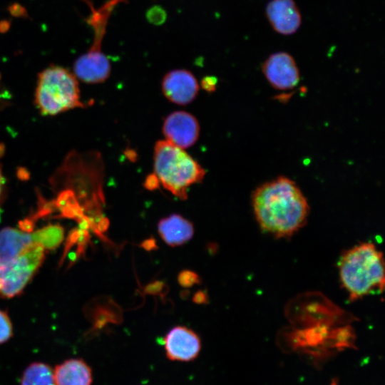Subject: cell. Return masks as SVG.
<instances>
[{
  "label": "cell",
  "instance_id": "obj_1",
  "mask_svg": "<svg viewBox=\"0 0 385 385\" xmlns=\"http://www.w3.org/2000/svg\"><path fill=\"white\" fill-rule=\"evenodd\" d=\"M252 203L261 229L277 237H289L299 230L309 212L299 188L284 176L258 186L252 195Z\"/></svg>",
  "mask_w": 385,
  "mask_h": 385
},
{
  "label": "cell",
  "instance_id": "obj_6",
  "mask_svg": "<svg viewBox=\"0 0 385 385\" xmlns=\"http://www.w3.org/2000/svg\"><path fill=\"white\" fill-rule=\"evenodd\" d=\"M45 249L32 244L19 256L0 265V297L11 298L20 294L41 265Z\"/></svg>",
  "mask_w": 385,
  "mask_h": 385
},
{
  "label": "cell",
  "instance_id": "obj_5",
  "mask_svg": "<svg viewBox=\"0 0 385 385\" xmlns=\"http://www.w3.org/2000/svg\"><path fill=\"white\" fill-rule=\"evenodd\" d=\"M124 1L125 0H108L96 9L87 0L91 10L87 21L94 31V39L88 51L74 63V75L77 78L88 83H98L109 77L111 66L109 60L101 50V43L113 11L118 4Z\"/></svg>",
  "mask_w": 385,
  "mask_h": 385
},
{
  "label": "cell",
  "instance_id": "obj_23",
  "mask_svg": "<svg viewBox=\"0 0 385 385\" xmlns=\"http://www.w3.org/2000/svg\"><path fill=\"white\" fill-rule=\"evenodd\" d=\"M141 247H143L145 250L150 251L156 249V242L155 239L153 238H149L145 240H144L142 244Z\"/></svg>",
  "mask_w": 385,
  "mask_h": 385
},
{
  "label": "cell",
  "instance_id": "obj_7",
  "mask_svg": "<svg viewBox=\"0 0 385 385\" xmlns=\"http://www.w3.org/2000/svg\"><path fill=\"white\" fill-rule=\"evenodd\" d=\"M262 68L267 81L276 89H292L299 81L298 67L288 53H272L263 63Z\"/></svg>",
  "mask_w": 385,
  "mask_h": 385
},
{
  "label": "cell",
  "instance_id": "obj_14",
  "mask_svg": "<svg viewBox=\"0 0 385 385\" xmlns=\"http://www.w3.org/2000/svg\"><path fill=\"white\" fill-rule=\"evenodd\" d=\"M56 385H91L92 371L82 359H71L56 366L53 370Z\"/></svg>",
  "mask_w": 385,
  "mask_h": 385
},
{
  "label": "cell",
  "instance_id": "obj_3",
  "mask_svg": "<svg viewBox=\"0 0 385 385\" xmlns=\"http://www.w3.org/2000/svg\"><path fill=\"white\" fill-rule=\"evenodd\" d=\"M154 176L164 188L181 200L188 197V188L202 181L205 171L184 149L165 140L154 148Z\"/></svg>",
  "mask_w": 385,
  "mask_h": 385
},
{
  "label": "cell",
  "instance_id": "obj_22",
  "mask_svg": "<svg viewBox=\"0 0 385 385\" xmlns=\"http://www.w3.org/2000/svg\"><path fill=\"white\" fill-rule=\"evenodd\" d=\"M192 301L197 304H206L208 302L207 295L203 291H198L195 293Z\"/></svg>",
  "mask_w": 385,
  "mask_h": 385
},
{
  "label": "cell",
  "instance_id": "obj_21",
  "mask_svg": "<svg viewBox=\"0 0 385 385\" xmlns=\"http://www.w3.org/2000/svg\"><path fill=\"white\" fill-rule=\"evenodd\" d=\"M164 284L160 281H155L148 284L145 288V292L148 294H158L163 292Z\"/></svg>",
  "mask_w": 385,
  "mask_h": 385
},
{
  "label": "cell",
  "instance_id": "obj_13",
  "mask_svg": "<svg viewBox=\"0 0 385 385\" xmlns=\"http://www.w3.org/2000/svg\"><path fill=\"white\" fill-rule=\"evenodd\" d=\"M32 244H36L33 232L11 227L2 229L0 230V265L14 259Z\"/></svg>",
  "mask_w": 385,
  "mask_h": 385
},
{
  "label": "cell",
  "instance_id": "obj_12",
  "mask_svg": "<svg viewBox=\"0 0 385 385\" xmlns=\"http://www.w3.org/2000/svg\"><path fill=\"white\" fill-rule=\"evenodd\" d=\"M160 237L168 245L180 246L189 241L194 235L192 223L178 214L162 218L158 224Z\"/></svg>",
  "mask_w": 385,
  "mask_h": 385
},
{
  "label": "cell",
  "instance_id": "obj_4",
  "mask_svg": "<svg viewBox=\"0 0 385 385\" xmlns=\"http://www.w3.org/2000/svg\"><path fill=\"white\" fill-rule=\"evenodd\" d=\"M35 103L41 113L47 115L83 106L78 78L64 68H46L38 76Z\"/></svg>",
  "mask_w": 385,
  "mask_h": 385
},
{
  "label": "cell",
  "instance_id": "obj_16",
  "mask_svg": "<svg viewBox=\"0 0 385 385\" xmlns=\"http://www.w3.org/2000/svg\"><path fill=\"white\" fill-rule=\"evenodd\" d=\"M64 231L59 225H49L33 232L34 241L45 250L56 248L63 238Z\"/></svg>",
  "mask_w": 385,
  "mask_h": 385
},
{
  "label": "cell",
  "instance_id": "obj_17",
  "mask_svg": "<svg viewBox=\"0 0 385 385\" xmlns=\"http://www.w3.org/2000/svg\"><path fill=\"white\" fill-rule=\"evenodd\" d=\"M179 284L185 288H189L195 284L200 283L199 275L191 270H185L181 271L178 276Z\"/></svg>",
  "mask_w": 385,
  "mask_h": 385
},
{
  "label": "cell",
  "instance_id": "obj_2",
  "mask_svg": "<svg viewBox=\"0 0 385 385\" xmlns=\"http://www.w3.org/2000/svg\"><path fill=\"white\" fill-rule=\"evenodd\" d=\"M339 273L351 301L384 291L383 255L372 243L364 242L346 250L339 260Z\"/></svg>",
  "mask_w": 385,
  "mask_h": 385
},
{
  "label": "cell",
  "instance_id": "obj_19",
  "mask_svg": "<svg viewBox=\"0 0 385 385\" xmlns=\"http://www.w3.org/2000/svg\"><path fill=\"white\" fill-rule=\"evenodd\" d=\"M146 16L150 23L158 25L165 21L166 14L162 8L154 6L147 12Z\"/></svg>",
  "mask_w": 385,
  "mask_h": 385
},
{
  "label": "cell",
  "instance_id": "obj_9",
  "mask_svg": "<svg viewBox=\"0 0 385 385\" xmlns=\"http://www.w3.org/2000/svg\"><path fill=\"white\" fill-rule=\"evenodd\" d=\"M163 346L167 357L173 361H190L198 356L201 340L192 329L176 326L163 338Z\"/></svg>",
  "mask_w": 385,
  "mask_h": 385
},
{
  "label": "cell",
  "instance_id": "obj_20",
  "mask_svg": "<svg viewBox=\"0 0 385 385\" xmlns=\"http://www.w3.org/2000/svg\"><path fill=\"white\" fill-rule=\"evenodd\" d=\"M217 80L214 76H205L202 79L201 86L207 91H214L216 88Z\"/></svg>",
  "mask_w": 385,
  "mask_h": 385
},
{
  "label": "cell",
  "instance_id": "obj_10",
  "mask_svg": "<svg viewBox=\"0 0 385 385\" xmlns=\"http://www.w3.org/2000/svg\"><path fill=\"white\" fill-rule=\"evenodd\" d=\"M163 95L172 103L187 105L191 103L199 91L196 78L189 71L175 69L167 73L162 81Z\"/></svg>",
  "mask_w": 385,
  "mask_h": 385
},
{
  "label": "cell",
  "instance_id": "obj_24",
  "mask_svg": "<svg viewBox=\"0 0 385 385\" xmlns=\"http://www.w3.org/2000/svg\"><path fill=\"white\" fill-rule=\"evenodd\" d=\"M4 183H5L4 178L3 176V174L0 168V195L1 194Z\"/></svg>",
  "mask_w": 385,
  "mask_h": 385
},
{
  "label": "cell",
  "instance_id": "obj_8",
  "mask_svg": "<svg viewBox=\"0 0 385 385\" xmlns=\"http://www.w3.org/2000/svg\"><path fill=\"white\" fill-rule=\"evenodd\" d=\"M163 133L165 140L182 149L195 143L200 134L197 120L183 111L173 112L164 120Z\"/></svg>",
  "mask_w": 385,
  "mask_h": 385
},
{
  "label": "cell",
  "instance_id": "obj_18",
  "mask_svg": "<svg viewBox=\"0 0 385 385\" xmlns=\"http://www.w3.org/2000/svg\"><path fill=\"white\" fill-rule=\"evenodd\" d=\"M12 336V324L9 317L0 310V344L6 342Z\"/></svg>",
  "mask_w": 385,
  "mask_h": 385
},
{
  "label": "cell",
  "instance_id": "obj_15",
  "mask_svg": "<svg viewBox=\"0 0 385 385\" xmlns=\"http://www.w3.org/2000/svg\"><path fill=\"white\" fill-rule=\"evenodd\" d=\"M21 385H56L53 370L44 363H32L24 371Z\"/></svg>",
  "mask_w": 385,
  "mask_h": 385
},
{
  "label": "cell",
  "instance_id": "obj_11",
  "mask_svg": "<svg viewBox=\"0 0 385 385\" xmlns=\"http://www.w3.org/2000/svg\"><path fill=\"white\" fill-rule=\"evenodd\" d=\"M266 15L274 30L283 35L294 34L302 23L294 0H271L266 6Z\"/></svg>",
  "mask_w": 385,
  "mask_h": 385
}]
</instances>
